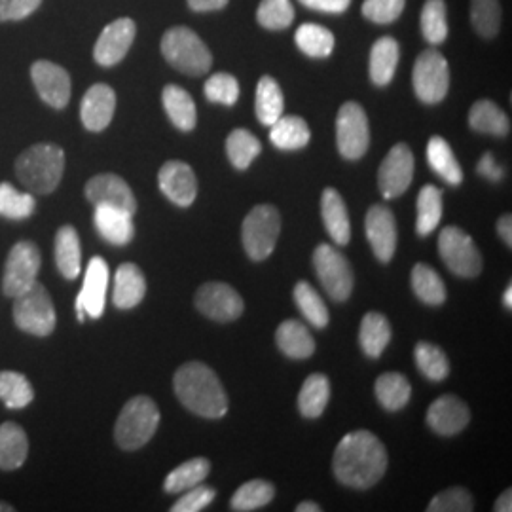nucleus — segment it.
<instances>
[{
	"label": "nucleus",
	"instance_id": "58836bf2",
	"mask_svg": "<svg viewBox=\"0 0 512 512\" xmlns=\"http://www.w3.org/2000/svg\"><path fill=\"white\" fill-rule=\"evenodd\" d=\"M412 289L423 304L440 306L446 302V285L431 266L416 264L412 270Z\"/></svg>",
	"mask_w": 512,
	"mask_h": 512
},
{
	"label": "nucleus",
	"instance_id": "c85d7f7f",
	"mask_svg": "<svg viewBox=\"0 0 512 512\" xmlns=\"http://www.w3.org/2000/svg\"><path fill=\"white\" fill-rule=\"evenodd\" d=\"M162 101H164L165 112L175 128H179L181 131H192L196 128L198 110H196V103L190 97V93L183 90L181 86L169 84L164 88Z\"/></svg>",
	"mask_w": 512,
	"mask_h": 512
},
{
	"label": "nucleus",
	"instance_id": "423d86ee",
	"mask_svg": "<svg viewBox=\"0 0 512 512\" xmlns=\"http://www.w3.org/2000/svg\"><path fill=\"white\" fill-rule=\"evenodd\" d=\"M279 232L281 217L274 205H256L241 226V238L247 255L255 262L266 260L274 253Z\"/></svg>",
	"mask_w": 512,
	"mask_h": 512
},
{
	"label": "nucleus",
	"instance_id": "09e8293b",
	"mask_svg": "<svg viewBox=\"0 0 512 512\" xmlns=\"http://www.w3.org/2000/svg\"><path fill=\"white\" fill-rule=\"evenodd\" d=\"M35 198L31 194H23L10 183H0V217L21 220L35 213Z\"/></svg>",
	"mask_w": 512,
	"mask_h": 512
},
{
	"label": "nucleus",
	"instance_id": "69168bd1",
	"mask_svg": "<svg viewBox=\"0 0 512 512\" xmlns=\"http://www.w3.org/2000/svg\"><path fill=\"white\" fill-rule=\"evenodd\" d=\"M503 304H505V308L507 310H512V287L509 285L507 287V291L503 294Z\"/></svg>",
	"mask_w": 512,
	"mask_h": 512
},
{
	"label": "nucleus",
	"instance_id": "37998d69",
	"mask_svg": "<svg viewBox=\"0 0 512 512\" xmlns=\"http://www.w3.org/2000/svg\"><path fill=\"white\" fill-rule=\"evenodd\" d=\"M294 302L308 323L315 329H325L329 325V310L319 293L311 287L308 281L296 283L293 291Z\"/></svg>",
	"mask_w": 512,
	"mask_h": 512
},
{
	"label": "nucleus",
	"instance_id": "f3484780",
	"mask_svg": "<svg viewBox=\"0 0 512 512\" xmlns=\"http://www.w3.org/2000/svg\"><path fill=\"white\" fill-rule=\"evenodd\" d=\"M31 78L37 88L40 99L54 107V109H65L71 101V76L69 73L55 65L52 61H37L31 67Z\"/></svg>",
	"mask_w": 512,
	"mask_h": 512
},
{
	"label": "nucleus",
	"instance_id": "3c124183",
	"mask_svg": "<svg viewBox=\"0 0 512 512\" xmlns=\"http://www.w3.org/2000/svg\"><path fill=\"white\" fill-rule=\"evenodd\" d=\"M471 21L480 37L494 38L501 27L499 0H471Z\"/></svg>",
	"mask_w": 512,
	"mask_h": 512
},
{
	"label": "nucleus",
	"instance_id": "338daca9",
	"mask_svg": "<svg viewBox=\"0 0 512 512\" xmlns=\"http://www.w3.org/2000/svg\"><path fill=\"white\" fill-rule=\"evenodd\" d=\"M14 511V507L12 505H8V503H4V501H0V512H12Z\"/></svg>",
	"mask_w": 512,
	"mask_h": 512
},
{
	"label": "nucleus",
	"instance_id": "bb28decb",
	"mask_svg": "<svg viewBox=\"0 0 512 512\" xmlns=\"http://www.w3.org/2000/svg\"><path fill=\"white\" fill-rule=\"evenodd\" d=\"M275 342L291 359H308L315 351V340L310 330L296 319H287L279 325L275 332Z\"/></svg>",
	"mask_w": 512,
	"mask_h": 512
},
{
	"label": "nucleus",
	"instance_id": "4c0bfd02",
	"mask_svg": "<svg viewBox=\"0 0 512 512\" xmlns=\"http://www.w3.org/2000/svg\"><path fill=\"white\" fill-rule=\"evenodd\" d=\"M211 471V463L205 458L188 459L183 465H179L175 471H171L164 482V490L167 494H181L198 484H202Z\"/></svg>",
	"mask_w": 512,
	"mask_h": 512
},
{
	"label": "nucleus",
	"instance_id": "2eb2a0df",
	"mask_svg": "<svg viewBox=\"0 0 512 512\" xmlns=\"http://www.w3.org/2000/svg\"><path fill=\"white\" fill-rule=\"evenodd\" d=\"M107 287H109V266L101 256H93L86 270L82 291L76 298V313L80 321H84L86 315H90L93 319H99L103 315Z\"/></svg>",
	"mask_w": 512,
	"mask_h": 512
},
{
	"label": "nucleus",
	"instance_id": "5701e85b",
	"mask_svg": "<svg viewBox=\"0 0 512 512\" xmlns=\"http://www.w3.org/2000/svg\"><path fill=\"white\" fill-rule=\"evenodd\" d=\"M93 224L99 232V236L109 241L112 245H128L135 236V224L133 215L110 205H95Z\"/></svg>",
	"mask_w": 512,
	"mask_h": 512
},
{
	"label": "nucleus",
	"instance_id": "ddd939ff",
	"mask_svg": "<svg viewBox=\"0 0 512 512\" xmlns=\"http://www.w3.org/2000/svg\"><path fill=\"white\" fill-rule=\"evenodd\" d=\"M416 160L408 145L399 143L389 150L378 171V186L385 200L403 196L414 179Z\"/></svg>",
	"mask_w": 512,
	"mask_h": 512
},
{
	"label": "nucleus",
	"instance_id": "de8ad7c7",
	"mask_svg": "<svg viewBox=\"0 0 512 512\" xmlns=\"http://www.w3.org/2000/svg\"><path fill=\"white\" fill-rule=\"evenodd\" d=\"M414 359L421 374L431 382H442L450 374V363L446 353L429 342H420L414 349Z\"/></svg>",
	"mask_w": 512,
	"mask_h": 512
},
{
	"label": "nucleus",
	"instance_id": "8fccbe9b",
	"mask_svg": "<svg viewBox=\"0 0 512 512\" xmlns=\"http://www.w3.org/2000/svg\"><path fill=\"white\" fill-rule=\"evenodd\" d=\"M256 19L264 29L283 31L293 25V2L291 0H260Z\"/></svg>",
	"mask_w": 512,
	"mask_h": 512
},
{
	"label": "nucleus",
	"instance_id": "9b49d317",
	"mask_svg": "<svg viewBox=\"0 0 512 512\" xmlns=\"http://www.w3.org/2000/svg\"><path fill=\"white\" fill-rule=\"evenodd\" d=\"M439 255L448 270L459 277H476L482 272V256L475 241L456 226H448L440 232Z\"/></svg>",
	"mask_w": 512,
	"mask_h": 512
},
{
	"label": "nucleus",
	"instance_id": "4be33fe9",
	"mask_svg": "<svg viewBox=\"0 0 512 512\" xmlns=\"http://www.w3.org/2000/svg\"><path fill=\"white\" fill-rule=\"evenodd\" d=\"M116 110V93L107 84L92 86L80 105V118L84 128L90 131H103L109 128Z\"/></svg>",
	"mask_w": 512,
	"mask_h": 512
},
{
	"label": "nucleus",
	"instance_id": "4468645a",
	"mask_svg": "<svg viewBox=\"0 0 512 512\" xmlns=\"http://www.w3.org/2000/svg\"><path fill=\"white\" fill-rule=\"evenodd\" d=\"M196 308L217 323H228L243 313V298L226 283H205L196 293Z\"/></svg>",
	"mask_w": 512,
	"mask_h": 512
},
{
	"label": "nucleus",
	"instance_id": "79ce46f5",
	"mask_svg": "<svg viewBox=\"0 0 512 512\" xmlns=\"http://www.w3.org/2000/svg\"><path fill=\"white\" fill-rule=\"evenodd\" d=\"M33 399H35L33 385L23 374L12 372V370L0 372V401L8 408L21 410L33 403Z\"/></svg>",
	"mask_w": 512,
	"mask_h": 512
},
{
	"label": "nucleus",
	"instance_id": "aec40b11",
	"mask_svg": "<svg viewBox=\"0 0 512 512\" xmlns=\"http://www.w3.org/2000/svg\"><path fill=\"white\" fill-rule=\"evenodd\" d=\"M86 198L93 205H110V207L124 209L131 215L137 213V200L129 184L122 177L112 173L95 175L90 179L86 184Z\"/></svg>",
	"mask_w": 512,
	"mask_h": 512
},
{
	"label": "nucleus",
	"instance_id": "ea45409f",
	"mask_svg": "<svg viewBox=\"0 0 512 512\" xmlns=\"http://www.w3.org/2000/svg\"><path fill=\"white\" fill-rule=\"evenodd\" d=\"M442 219V192L433 184H425L418 194L416 230L420 236H431Z\"/></svg>",
	"mask_w": 512,
	"mask_h": 512
},
{
	"label": "nucleus",
	"instance_id": "1a4fd4ad",
	"mask_svg": "<svg viewBox=\"0 0 512 512\" xmlns=\"http://www.w3.org/2000/svg\"><path fill=\"white\" fill-rule=\"evenodd\" d=\"M313 268L332 300L346 302L353 293V270L336 247L321 243L313 253Z\"/></svg>",
	"mask_w": 512,
	"mask_h": 512
},
{
	"label": "nucleus",
	"instance_id": "6ab92c4d",
	"mask_svg": "<svg viewBox=\"0 0 512 512\" xmlns=\"http://www.w3.org/2000/svg\"><path fill=\"white\" fill-rule=\"evenodd\" d=\"M160 190L165 198L179 207H190L198 196V179L194 169L184 162H167L158 173Z\"/></svg>",
	"mask_w": 512,
	"mask_h": 512
},
{
	"label": "nucleus",
	"instance_id": "a878e982",
	"mask_svg": "<svg viewBox=\"0 0 512 512\" xmlns=\"http://www.w3.org/2000/svg\"><path fill=\"white\" fill-rule=\"evenodd\" d=\"M399 42L393 37H382L374 42L372 52H370V63H368V73L370 80L376 86H387L399 65Z\"/></svg>",
	"mask_w": 512,
	"mask_h": 512
},
{
	"label": "nucleus",
	"instance_id": "5fc2aeb1",
	"mask_svg": "<svg viewBox=\"0 0 512 512\" xmlns=\"http://www.w3.org/2000/svg\"><path fill=\"white\" fill-rule=\"evenodd\" d=\"M406 0H365L363 16L374 23H393L403 14Z\"/></svg>",
	"mask_w": 512,
	"mask_h": 512
},
{
	"label": "nucleus",
	"instance_id": "2f4dec72",
	"mask_svg": "<svg viewBox=\"0 0 512 512\" xmlns=\"http://www.w3.org/2000/svg\"><path fill=\"white\" fill-rule=\"evenodd\" d=\"M469 126L478 133L505 137L511 131V120L505 114V110L499 109L494 101L482 99L476 101L469 110Z\"/></svg>",
	"mask_w": 512,
	"mask_h": 512
},
{
	"label": "nucleus",
	"instance_id": "f704fd0d",
	"mask_svg": "<svg viewBox=\"0 0 512 512\" xmlns=\"http://www.w3.org/2000/svg\"><path fill=\"white\" fill-rule=\"evenodd\" d=\"M389 340H391V327L384 315L376 313V311L366 313L361 321V330H359V342H361V348L365 351V355L372 359H378L387 348Z\"/></svg>",
	"mask_w": 512,
	"mask_h": 512
},
{
	"label": "nucleus",
	"instance_id": "b1692460",
	"mask_svg": "<svg viewBox=\"0 0 512 512\" xmlns=\"http://www.w3.org/2000/svg\"><path fill=\"white\" fill-rule=\"evenodd\" d=\"M145 294H147V281L143 272L131 262L122 264L114 275V293H112L114 306L120 310H131L143 302Z\"/></svg>",
	"mask_w": 512,
	"mask_h": 512
},
{
	"label": "nucleus",
	"instance_id": "393cba45",
	"mask_svg": "<svg viewBox=\"0 0 512 512\" xmlns=\"http://www.w3.org/2000/svg\"><path fill=\"white\" fill-rule=\"evenodd\" d=\"M321 217L330 238L336 245H348L351 238L348 207L338 190L325 188L321 196Z\"/></svg>",
	"mask_w": 512,
	"mask_h": 512
},
{
	"label": "nucleus",
	"instance_id": "dca6fc26",
	"mask_svg": "<svg viewBox=\"0 0 512 512\" xmlns=\"http://www.w3.org/2000/svg\"><path fill=\"white\" fill-rule=\"evenodd\" d=\"M137 35V25L129 18H120L112 21L97 38L93 48V59L101 67H114L118 65L126 55Z\"/></svg>",
	"mask_w": 512,
	"mask_h": 512
},
{
	"label": "nucleus",
	"instance_id": "f03ea898",
	"mask_svg": "<svg viewBox=\"0 0 512 512\" xmlns=\"http://www.w3.org/2000/svg\"><path fill=\"white\" fill-rule=\"evenodd\" d=\"M173 387L179 401L194 414L219 420L228 412V395L217 374L203 363H186L175 372Z\"/></svg>",
	"mask_w": 512,
	"mask_h": 512
},
{
	"label": "nucleus",
	"instance_id": "49530a36",
	"mask_svg": "<svg viewBox=\"0 0 512 512\" xmlns=\"http://www.w3.org/2000/svg\"><path fill=\"white\" fill-rule=\"evenodd\" d=\"M421 33L423 38L437 46L448 38V19H446V2L444 0H425L421 10Z\"/></svg>",
	"mask_w": 512,
	"mask_h": 512
},
{
	"label": "nucleus",
	"instance_id": "0e129e2a",
	"mask_svg": "<svg viewBox=\"0 0 512 512\" xmlns=\"http://www.w3.org/2000/svg\"><path fill=\"white\" fill-rule=\"evenodd\" d=\"M296 512H321V507L317 503H313V501H304V503H300L296 507Z\"/></svg>",
	"mask_w": 512,
	"mask_h": 512
},
{
	"label": "nucleus",
	"instance_id": "39448f33",
	"mask_svg": "<svg viewBox=\"0 0 512 512\" xmlns=\"http://www.w3.org/2000/svg\"><path fill=\"white\" fill-rule=\"evenodd\" d=\"M162 54L171 67L188 76L207 74L213 65V55L209 48L205 46L202 38L188 27H173L165 31L162 38Z\"/></svg>",
	"mask_w": 512,
	"mask_h": 512
},
{
	"label": "nucleus",
	"instance_id": "c03bdc74",
	"mask_svg": "<svg viewBox=\"0 0 512 512\" xmlns=\"http://www.w3.org/2000/svg\"><path fill=\"white\" fill-rule=\"evenodd\" d=\"M226 152L232 165L243 171L255 162L256 156L262 152V145L251 131L234 129L226 139Z\"/></svg>",
	"mask_w": 512,
	"mask_h": 512
},
{
	"label": "nucleus",
	"instance_id": "e2e57ef3",
	"mask_svg": "<svg viewBox=\"0 0 512 512\" xmlns=\"http://www.w3.org/2000/svg\"><path fill=\"white\" fill-rule=\"evenodd\" d=\"M495 512H511L512 511V492L511 490H505L503 494L497 497L495 501Z\"/></svg>",
	"mask_w": 512,
	"mask_h": 512
},
{
	"label": "nucleus",
	"instance_id": "f257e3e1",
	"mask_svg": "<svg viewBox=\"0 0 512 512\" xmlns=\"http://www.w3.org/2000/svg\"><path fill=\"white\" fill-rule=\"evenodd\" d=\"M332 469L336 480L348 488L366 490L374 486L387 469V452L382 440L365 429L348 433L334 452Z\"/></svg>",
	"mask_w": 512,
	"mask_h": 512
},
{
	"label": "nucleus",
	"instance_id": "c9c22d12",
	"mask_svg": "<svg viewBox=\"0 0 512 512\" xmlns=\"http://www.w3.org/2000/svg\"><path fill=\"white\" fill-rule=\"evenodd\" d=\"M412 397V385L399 372H385L376 380V399L389 412L403 410Z\"/></svg>",
	"mask_w": 512,
	"mask_h": 512
},
{
	"label": "nucleus",
	"instance_id": "bf43d9fd",
	"mask_svg": "<svg viewBox=\"0 0 512 512\" xmlns=\"http://www.w3.org/2000/svg\"><path fill=\"white\" fill-rule=\"evenodd\" d=\"M478 173L488 181H501L503 179V167L495 162L494 154L486 152L478 162Z\"/></svg>",
	"mask_w": 512,
	"mask_h": 512
},
{
	"label": "nucleus",
	"instance_id": "473e14b6",
	"mask_svg": "<svg viewBox=\"0 0 512 512\" xmlns=\"http://www.w3.org/2000/svg\"><path fill=\"white\" fill-rule=\"evenodd\" d=\"M310 139V128L300 116H281L270 126V141L279 150H300Z\"/></svg>",
	"mask_w": 512,
	"mask_h": 512
},
{
	"label": "nucleus",
	"instance_id": "0eeeda50",
	"mask_svg": "<svg viewBox=\"0 0 512 512\" xmlns=\"http://www.w3.org/2000/svg\"><path fill=\"white\" fill-rule=\"evenodd\" d=\"M14 321L18 329L33 336H50L55 330V308L50 294L44 285L35 283L27 293L14 298Z\"/></svg>",
	"mask_w": 512,
	"mask_h": 512
},
{
	"label": "nucleus",
	"instance_id": "a211bd4d",
	"mask_svg": "<svg viewBox=\"0 0 512 512\" xmlns=\"http://www.w3.org/2000/svg\"><path fill=\"white\" fill-rule=\"evenodd\" d=\"M365 232L374 256L384 264L391 262L397 249V222L393 211L385 205H372L366 213Z\"/></svg>",
	"mask_w": 512,
	"mask_h": 512
},
{
	"label": "nucleus",
	"instance_id": "cd10ccee",
	"mask_svg": "<svg viewBox=\"0 0 512 512\" xmlns=\"http://www.w3.org/2000/svg\"><path fill=\"white\" fill-rule=\"evenodd\" d=\"M29 454V439L18 423L6 421L0 425V469L16 471Z\"/></svg>",
	"mask_w": 512,
	"mask_h": 512
},
{
	"label": "nucleus",
	"instance_id": "603ef678",
	"mask_svg": "<svg viewBox=\"0 0 512 512\" xmlns=\"http://www.w3.org/2000/svg\"><path fill=\"white\" fill-rule=\"evenodd\" d=\"M205 97L211 103H220V105H226V107L236 105L239 99L238 80L232 74H213L205 82Z\"/></svg>",
	"mask_w": 512,
	"mask_h": 512
},
{
	"label": "nucleus",
	"instance_id": "6e6552de",
	"mask_svg": "<svg viewBox=\"0 0 512 512\" xmlns=\"http://www.w3.org/2000/svg\"><path fill=\"white\" fill-rule=\"evenodd\" d=\"M412 84L421 103H440L450 88V71L446 57L435 48L421 52L412 71Z\"/></svg>",
	"mask_w": 512,
	"mask_h": 512
},
{
	"label": "nucleus",
	"instance_id": "a18cd8bd",
	"mask_svg": "<svg viewBox=\"0 0 512 512\" xmlns=\"http://www.w3.org/2000/svg\"><path fill=\"white\" fill-rule=\"evenodd\" d=\"M275 497L274 484L266 480H251L239 486L230 501L232 511L249 512L266 507Z\"/></svg>",
	"mask_w": 512,
	"mask_h": 512
},
{
	"label": "nucleus",
	"instance_id": "c756f323",
	"mask_svg": "<svg viewBox=\"0 0 512 512\" xmlns=\"http://www.w3.org/2000/svg\"><path fill=\"white\" fill-rule=\"evenodd\" d=\"M55 262L65 279H76L82 268L80 238L73 226H61L55 234Z\"/></svg>",
	"mask_w": 512,
	"mask_h": 512
},
{
	"label": "nucleus",
	"instance_id": "7c9ffc66",
	"mask_svg": "<svg viewBox=\"0 0 512 512\" xmlns=\"http://www.w3.org/2000/svg\"><path fill=\"white\" fill-rule=\"evenodd\" d=\"M427 164L431 165V169L442 181L452 186L463 183V169L454 156V150L439 135L431 137L427 143Z\"/></svg>",
	"mask_w": 512,
	"mask_h": 512
},
{
	"label": "nucleus",
	"instance_id": "f8f14e48",
	"mask_svg": "<svg viewBox=\"0 0 512 512\" xmlns=\"http://www.w3.org/2000/svg\"><path fill=\"white\" fill-rule=\"evenodd\" d=\"M336 145L346 160L363 158L370 145L366 112L359 103H344L336 116Z\"/></svg>",
	"mask_w": 512,
	"mask_h": 512
},
{
	"label": "nucleus",
	"instance_id": "6e6d98bb",
	"mask_svg": "<svg viewBox=\"0 0 512 512\" xmlns=\"http://www.w3.org/2000/svg\"><path fill=\"white\" fill-rule=\"evenodd\" d=\"M217 497V492L211 486H194L171 507L173 512H200L207 509L213 499Z\"/></svg>",
	"mask_w": 512,
	"mask_h": 512
},
{
	"label": "nucleus",
	"instance_id": "412c9836",
	"mask_svg": "<svg viewBox=\"0 0 512 512\" xmlns=\"http://www.w3.org/2000/svg\"><path fill=\"white\" fill-rule=\"evenodd\" d=\"M471 421V410L454 395L439 397L427 410V425L442 437H454Z\"/></svg>",
	"mask_w": 512,
	"mask_h": 512
},
{
	"label": "nucleus",
	"instance_id": "680f3d73",
	"mask_svg": "<svg viewBox=\"0 0 512 512\" xmlns=\"http://www.w3.org/2000/svg\"><path fill=\"white\" fill-rule=\"evenodd\" d=\"M497 232H499V236L501 239L511 247L512 245V219L511 215H505V217H501L499 222H497Z\"/></svg>",
	"mask_w": 512,
	"mask_h": 512
},
{
	"label": "nucleus",
	"instance_id": "052dcab7",
	"mask_svg": "<svg viewBox=\"0 0 512 512\" xmlns=\"http://www.w3.org/2000/svg\"><path fill=\"white\" fill-rule=\"evenodd\" d=\"M228 4V0H188V6L194 12H215L222 10Z\"/></svg>",
	"mask_w": 512,
	"mask_h": 512
},
{
	"label": "nucleus",
	"instance_id": "7ed1b4c3",
	"mask_svg": "<svg viewBox=\"0 0 512 512\" xmlns=\"http://www.w3.org/2000/svg\"><path fill=\"white\" fill-rule=\"evenodd\" d=\"M65 171V152L55 145H35L21 152L16 175L33 194H50L61 183Z\"/></svg>",
	"mask_w": 512,
	"mask_h": 512
},
{
	"label": "nucleus",
	"instance_id": "864d4df0",
	"mask_svg": "<svg viewBox=\"0 0 512 512\" xmlns=\"http://www.w3.org/2000/svg\"><path fill=\"white\" fill-rule=\"evenodd\" d=\"M475 509V499L465 488H448L435 495L427 505L429 512H471Z\"/></svg>",
	"mask_w": 512,
	"mask_h": 512
},
{
	"label": "nucleus",
	"instance_id": "9d476101",
	"mask_svg": "<svg viewBox=\"0 0 512 512\" xmlns=\"http://www.w3.org/2000/svg\"><path fill=\"white\" fill-rule=\"evenodd\" d=\"M42 266V256L37 245L31 241H19L10 255L6 258L4 266V281L2 289L10 298L27 293L37 283L38 272Z\"/></svg>",
	"mask_w": 512,
	"mask_h": 512
},
{
	"label": "nucleus",
	"instance_id": "4d7b16f0",
	"mask_svg": "<svg viewBox=\"0 0 512 512\" xmlns=\"http://www.w3.org/2000/svg\"><path fill=\"white\" fill-rule=\"evenodd\" d=\"M42 0H0V21H19L37 12Z\"/></svg>",
	"mask_w": 512,
	"mask_h": 512
},
{
	"label": "nucleus",
	"instance_id": "a19ab883",
	"mask_svg": "<svg viewBox=\"0 0 512 512\" xmlns=\"http://www.w3.org/2000/svg\"><path fill=\"white\" fill-rule=\"evenodd\" d=\"M294 40H296V46L304 54L315 57V59H325L334 50V35L327 27H321L315 23L300 25L294 35Z\"/></svg>",
	"mask_w": 512,
	"mask_h": 512
},
{
	"label": "nucleus",
	"instance_id": "72a5a7b5",
	"mask_svg": "<svg viewBox=\"0 0 512 512\" xmlns=\"http://www.w3.org/2000/svg\"><path fill=\"white\" fill-rule=\"evenodd\" d=\"M256 118L262 122V126H272L283 116L285 99L279 84L272 76H262L256 86L255 99Z\"/></svg>",
	"mask_w": 512,
	"mask_h": 512
},
{
	"label": "nucleus",
	"instance_id": "e433bc0d",
	"mask_svg": "<svg viewBox=\"0 0 512 512\" xmlns=\"http://www.w3.org/2000/svg\"><path fill=\"white\" fill-rule=\"evenodd\" d=\"M330 399V382L325 374H311L298 395V408L304 418H319Z\"/></svg>",
	"mask_w": 512,
	"mask_h": 512
},
{
	"label": "nucleus",
	"instance_id": "20e7f679",
	"mask_svg": "<svg viewBox=\"0 0 512 512\" xmlns=\"http://www.w3.org/2000/svg\"><path fill=\"white\" fill-rule=\"evenodd\" d=\"M160 425V410L156 403L145 397H133L122 408L116 427H114V439L122 450H139L154 437L156 429Z\"/></svg>",
	"mask_w": 512,
	"mask_h": 512
},
{
	"label": "nucleus",
	"instance_id": "13d9d810",
	"mask_svg": "<svg viewBox=\"0 0 512 512\" xmlns=\"http://www.w3.org/2000/svg\"><path fill=\"white\" fill-rule=\"evenodd\" d=\"M306 8L325 12V14H342L346 12L351 4V0H300Z\"/></svg>",
	"mask_w": 512,
	"mask_h": 512
}]
</instances>
